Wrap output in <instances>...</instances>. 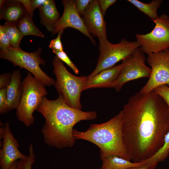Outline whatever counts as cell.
I'll list each match as a JSON object with an SVG mask.
<instances>
[{"instance_id":"obj_3","label":"cell","mask_w":169,"mask_h":169,"mask_svg":"<svg viewBox=\"0 0 169 169\" xmlns=\"http://www.w3.org/2000/svg\"><path fill=\"white\" fill-rule=\"evenodd\" d=\"M123 111L108 121L90 125L85 131L74 129L75 140H86L97 146L100 149V156L115 155L130 160L124 143L122 131Z\"/></svg>"},{"instance_id":"obj_28","label":"cell","mask_w":169,"mask_h":169,"mask_svg":"<svg viewBox=\"0 0 169 169\" xmlns=\"http://www.w3.org/2000/svg\"><path fill=\"white\" fill-rule=\"evenodd\" d=\"M64 30L60 31L58 33L57 37L55 39H52L49 44V48L59 51H64L62 43L61 40V35Z\"/></svg>"},{"instance_id":"obj_24","label":"cell","mask_w":169,"mask_h":169,"mask_svg":"<svg viewBox=\"0 0 169 169\" xmlns=\"http://www.w3.org/2000/svg\"><path fill=\"white\" fill-rule=\"evenodd\" d=\"M52 51L61 61L64 62L69 67L75 74H78L79 73L78 69L64 51H59L53 50Z\"/></svg>"},{"instance_id":"obj_13","label":"cell","mask_w":169,"mask_h":169,"mask_svg":"<svg viewBox=\"0 0 169 169\" xmlns=\"http://www.w3.org/2000/svg\"><path fill=\"white\" fill-rule=\"evenodd\" d=\"M89 33L99 39H107L106 23L97 0H92L81 17Z\"/></svg>"},{"instance_id":"obj_2","label":"cell","mask_w":169,"mask_h":169,"mask_svg":"<svg viewBox=\"0 0 169 169\" xmlns=\"http://www.w3.org/2000/svg\"><path fill=\"white\" fill-rule=\"evenodd\" d=\"M36 110L45 119L41 130L44 143L58 149L74 146V126L81 121L95 119L97 115L94 111H84L70 107L60 96L53 100L44 97Z\"/></svg>"},{"instance_id":"obj_20","label":"cell","mask_w":169,"mask_h":169,"mask_svg":"<svg viewBox=\"0 0 169 169\" xmlns=\"http://www.w3.org/2000/svg\"><path fill=\"white\" fill-rule=\"evenodd\" d=\"M32 18L28 14L23 18L17 24L18 29L23 36L32 35L44 38V35L35 26Z\"/></svg>"},{"instance_id":"obj_1","label":"cell","mask_w":169,"mask_h":169,"mask_svg":"<svg viewBox=\"0 0 169 169\" xmlns=\"http://www.w3.org/2000/svg\"><path fill=\"white\" fill-rule=\"evenodd\" d=\"M122 110V131L127 152L133 162H143L163 145L169 131V108L153 90L137 92Z\"/></svg>"},{"instance_id":"obj_4","label":"cell","mask_w":169,"mask_h":169,"mask_svg":"<svg viewBox=\"0 0 169 169\" xmlns=\"http://www.w3.org/2000/svg\"><path fill=\"white\" fill-rule=\"evenodd\" d=\"M52 64L53 72L56 77L54 85L58 96H61L69 106L81 110L80 95L87 76H77L70 73L56 55L54 57Z\"/></svg>"},{"instance_id":"obj_27","label":"cell","mask_w":169,"mask_h":169,"mask_svg":"<svg viewBox=\"0 0 169 169\" xmlns=\"http://www.w3.org/2000/svg\"><path fill=\"white\" fill-rule=\"evenodd\" d=\"M11 46L9 39L4 31L0 26V50H7Z\"/></svg>"},{"instance_id":"obj_31","label":"cell","mask_w":169,"mask_h":169,"mask_svg":"<svg viewBox=\"0 0 169 169\" xmlns=\"http://www.w3.org/2000/svg\"><path fill=\"white\" fill-rule=\"evenodd\" d=\"M100 10L104 16L107 9L110 6L114 4L115 0H98Z\"/></svg>"},{"instance_id":"obj_5","label":"cell","mask_w":169,"mask_h":169,"mask_svg":"<svg viewBox=\"0 0 169 169\" xmlns=\"http://www.w3.org/2000/svg\"><path fill=\"white\" fill-rule=\"evenodd\" d=\"M22 84L23 93L16 109V115L19 120L28 127L34 123L33 113L47 93L45 85L29 72Z\"/></svg>"},{"instance_id":"obj_23","label":"cell","mask_w":169,"mask_h":169,"mask_svg":"<svg viewBox=\"0 0 169 169\" xmlns=\"http://www.w3.org/2000/svg\"><path fill=\"white\" fill-rule=\"evenodd\" d=\"M29 154L25 160H20L17 162L15 169H31L35 159L33 144L31 143L29 148Z\"/></svg>"},{"instance_id":"obj_12","label":"cell","mask_w":169,"mask_h":169,"mask_svg":"<svg viewBox=\"0 0 169 169\" xmlns=\"http://www.w3.org/2000/svg\"><path fill=\"white\" fill-rule=\"evenodd\" d=\"M61 2L64 7L63 13L55 24L52 35L58 33L60 31L64 30L68 27H71L81 32L88 38L93 44L95 45V40L88 32L81 17L77 12L76 0H63Z\"/></svg>"},{"instance_id":"obj_30","label":"cell","mask_w":169,"mask_h":169,"mask_svg":"<svg viewBox=\"0 0 169 169\" xmlns=\"http://www.w3.org/2000/svg\"><path fill=\"white\" fill-rule=\"evenodd\" d=\"M48 0H30V13L29 16L32 18L34 11L36 8H39L41 6L46 3Z\"/></svg>"},{"instance_id":"obj_7","label":"cell","mask_w":169,"mask_h":169,"mask_svg":"<svg viewBox=\"0 0 169 169\" xmlns=\"http://www.w3.org/2000/svg\"><path fill=\"white\" fill-rule=\"evenodd\" d=\"M42 51V48H39L35 52L28 53L20 48L10 47L7 50H0V57L11 62L14 66H18L27 70L44 85H54L55 80L47 75L40 67V65L45 64L40 55Z\"/></svg>"},{"instance_id":"obj_18","label":"cell","mask_w":169,"mask_h":169,"mask_svg":"<svg viewBox=\"0 0 169 169\" xmlns=\"http://www.w3.org/2000/svg\"><path fill=\"white\" fill-rule=\"evenodd\" d=\"M102 162L100 169H126L142 166L144 162L135 163L115 155L100 156Z\"/></svg>"},{"instance_id":"obj_21","label":"cell","mask_w":169,"mask_h":169,"mask_svg":"<svg viewBox=\"0 0 169 169\" xmlns=\"http://www.w3.org/2000/svg\"><path fill=\"white\" fill-rule=\"evenodd\" d=\"M1 26L9 39L11 46L16 48H20L19 44L23 36L18 29L17 25L6 21L3 25Z\"/></svg>"},{"instance_id":"obj_8","label":"cell","mask_w":169,"mask_h":169,"mask_svg":"<svg viewBox=\"0 0 169 169\" xmlns=\"http://www.w3.org/2000/svg\"><path fill=\"white\" fill-rule=\"evenodd\" d=\"M155 25L150 32L137 33L136 41L147 54L158 53L169 49V17L163 14L153 20Z\"/></svg>"},{"instance_id":"obj_14","label":"cell","mask_w":169,"mask_h":169,"mask_svg":"<svg viewBox=\"0 0 169 169\" xmlns=\"http://www.w3.org/2000/svg\"><path fill=\"white\" fill-rule=\"evenodd\" d=\"M124 65L122 63L103 70L95 75L88 77L83 91L96 88H113L119 74Z\"/></svg>"},{"instance_id":"obj_36","label":"cell","mask_w":169,"mask_h":169,"mask_svg":"<svg viewBox=\"0 0 169 169\" xmlns=\"http://www.w3.org/2000/svg\"></svg>"},{"instance_id":"obj_9","label":"cell","mask_w":169,"mask_h":169,"mask_svg":"<svg viewBox=\"0 0 169 169\" xmlns=\"http://www.w3.org/2000/svg\"><path fill=\"white\" fill-rule=\"evenodd\" d=\"M145 54L140 47L122 61L124 66L113 87L117 92H119L123 85L129 81L150 77L151 69L145 64Z\"/></svg>"},{"instance_id":"obj_10","label":"cell","mask_w":169,"mask_h":169,"mask_svg":"<svg viewBox=\"0 0 169 169\" xmlns=\"http://www.w3.org/2000/svg\"><path fill=\"white\" fill-rule=\"evenodd\" d=\"M146 61L151 69L149 79L139 92L146 94L163 84L169 86V49L147 54Z\"/></svg>"},{"instance_id":"obj_22","label":"cell","mask_w":169,"mask_h":169,"mask_svg":"<svg viewBox=\"0 0 169 169\" xmlns=\"http://www.w3.org/2000/svg\"><path fill=\"white\" fill-rule=\"evenodd\" d=\"M169 154V131L166 135L162 147L153 155L143 161L146 164H157L164 161Z\"/></svg>"},{"instance_id":"obj_26","label":"cell","mask_w":169,"mask_h":169,"mask_svg":"<svg viewBox=\"0 0 169 169\" xmlns=\"http://www.w3.org/2000/svg\"><path fill=\"white\" fill-rule=\"evenodd\" d=\"M6 88L0 89V113L1 114H5L9 111L7 101Z\"/></svg>"},{"instance_id":"obj_17","label":"cell","mask_w":169,"mask_h":169,"mask_svg":"<svg viewBox=\"0 0 169 169\" xmlns=\"http://www.w3.org/2000/svg\"><path fill=\"white\" fill-rule=\"evenodd\" d=\"M40 23L49 32L52 33L55 24L60 18L55 1L48 2L39 8Z\"/></svg>"},{"instance_id":"obj_34","label":"cell","mask_w":169,"mask_h":169,"mask_svg":"<svg viewBox=\"0 0 169 169\" xmlns=\"http://www.w3.org/2000/svg\"><path fill=\"white\" fill-rule=\"evenodd\" d=\"M17 161L15 162L9 169H15L17 164Z\"/></svg>"},{"instance_id":"obj_19","label":"cell","mask_w":169,"mask_h":169,"mask_svg":"<svg viewBox=\"0 0 169 169\" xmlns=\"http://www.w3.org/2000/svg\"><path fill=\"white\" fill-rule=\"evenodd\" d=\"M127 1L147 15L152 21L158 18L159 16L157 14V10L163 2L162 0H154L149 3H145L138 0Z\"/></svg>"},{"instance_id":"obj_29","label":"cell","mask_w":169,"mask_h":169,"mask_svg":"<svg viewBox=\"0 0 169 169\" xmlns=\"http://www.w3.org/2000/svg\"><path fill=\"white\" fill-rule=\"evenodd\" d=\"M91 1V0H76V9L81 17L88 7Z\"/></svg>"},{"instance_id":"obj_15","label":"cell","mask_w":169,"mask_h":169,"mask_svg":"<svg viewBox=\"0 0 169 169\" xmlns=\"http://www.w3.org/2000/svg\"><path fill=\"white\" fill-rule=\"evenodd\" d=\"M6 88L9 111L17 109L20 103L23 91L21 74L19 70L13 71L12 74L11 82Z\"/></svg>"},{"instance_id":"obj_35","label":"cell","mask_w":169,"mask_h":169,"mask_svg":"<svg viewBox=\"0 0 169 169\" xmlns=\"http://www.w3.org/2000/svg\"><path fill=\"white\" fill-rule=\"evenodd\" d=\"M6 0H0V8L2 7L5 3Z\"/></svg>"},{"instance_id":"obj_11","label":"cell","mask_w":169,"mask_h":169,"mask_svg":"<svg viewBox=\"0 0 169 169\" xmlns=\"http://www.w3.org/2000/svg\"><path fill=\"white\" fill-rule=\"evenodd\" d=\"M0 136L3 139L0 150L1 169H9L17 160H25L28 158V156L19 151L18 142L10 130L8 123L0 127Z\"/></svg>"},{"instance_id":"obj_33","label":"cell","mask_w":169,"mask_h":169,"mask_svg":"<svg viewBox=\"0 0 169 169\" xmlns=\"http://www.w3.org/2000/svg\"><path fill=\"white\" fill-rule=\"evenodd\" d=\"M157 164H146L142 166L130 168L126 169H155Z\"/></svg>"},{"instance_id":"obj_6","label":"cell","mask_w":169,"mask_h":169,"mask_svg":"<svg viewBox=\"0 0 169 169\" xmlns=\"http://www.w3.org/2000/svg\"><path fill=\"white\" fill-rule=\"evenodd\" d=\"M98 48L100 54L97 65L94 70L87 77H90L101 71L109 68L120 60H123L137 49L141 47L136 40L129 41L124 38L116 44L110 43L107 39H99Z\"/></svg>"},{"instance_id":"obj_25","label":"cell","mask_w":169,"mask_h":169,"mask_svg":"<svg viewBox=\"0 0 169 169\" xmlns=\"http://www.w3.org/2000/svg\"><path fill=\"white\" fill-rule=\"evenodd\" d=\"M153 91L165 102L169 108V86L166 84L160 86Z\"/></svg>"},{"instance_id":"obj_32","label":"cell","mask_w":169,"mask_h":169,"mask_svg":"<svg viewBox=\"0 0 169 169\" xmlns=\"http://www.w3.org/2000/svg\"><path fill=\"white\" fill-rule=\"evenodd\" d=\"M11 75L10 72L4 73L0 76V89L6 88L10 83Z\"/></svg>"},{"instance_id":"obj_16","label":"cell","mask_w":169,"mask_h":169,"mask_svg":"<svg viewBox=\"0 0 169 169\" xmlns=\"http://www.w3.org/2000/svg\"><path fill=\"white\" fill-rule=\"evenodd\" d=\"M0 19L15 24L28 15L23 5L18 0H6L0 8Z\"/></svg>"}]
</instances>
